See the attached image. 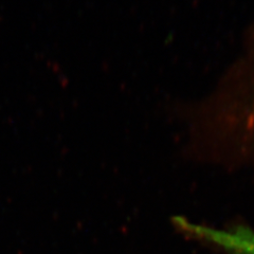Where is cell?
<instances>
[{"instance_id":"cell-1","label":"cell","mask_w":254,"mask_h":254,"mask_svg":"<svg viewBox=\"0 0 254 254\" xmlns=\"http://www.w3.org/2000/svg\"><path fill=\"white\" fill-rule=\"evenodd\" d=\"M173 224L186 235L216 246L229 254H254V230L246 226L217 229L181 216L174 217Z\"/></svg>"}]
</instances>
